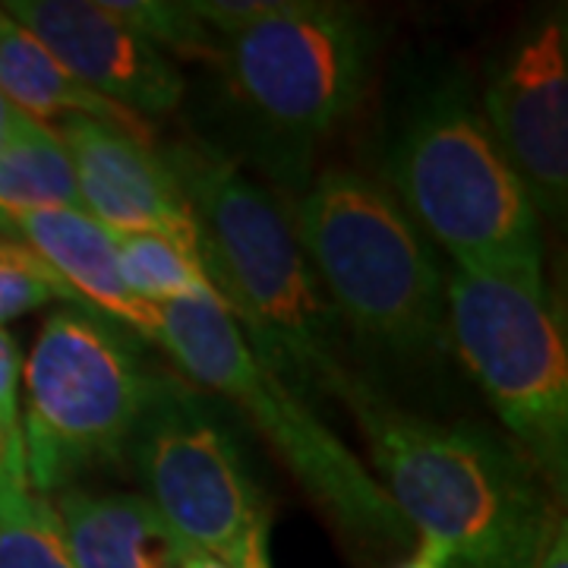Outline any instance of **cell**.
<instances>
[{
	"instance_id": "cell-23",
	"label": "cell",
	"mask_w": 568,
	"mask_h": 568,
	"mask_svg": "<svg viewBox=\"0 0 568 568\" xmlns=\"http://www.w3.org/2000/svg\"><path fill=\"white\" fill-rule=\"evenodd\" d=\"M534 568H568V525L566 518H559V525L549 534L547 547L540 552Z\"/></svg>"
},
{
	"instance_id": "cell-8",
	"label": "cell",
	"mask_w": 568,
	"mask_h": 568,
	"mask_svg": "<svg viewBox=\"0 0 568 568\" xmlns=\"http://www.w3.org/2000/svg\"><path fill=\"white\" fill-rule=\"evenodd\" d=\"M452 351L511 433V446L562 499L568 480V345L544 284L446 272Z\"/></svg>"
},
{
	"instance_id": "cell-19",
	"label": "cell",
	"mask_w": 568,
	"mask_h": 568,
	"mask_svg": "<svg viewBox=\"0 0 568 568\" xmlns=\"http://www.w3.org/2000/svg\"><path fill=\"white\" fill-rule=\"evenodd\" d=\"M51 304L80 306L36 250L17 237H0V325L7 328L10 320Z\"/></svg>"
},
{
	"instance_id": "cell-2",
	"label": "cell",
	"mask_w": 568,
	"mask_h": 568,
	"mask_svg": "<svg viewBox=\"0 0 568 568\" xmlns=\"http://www.w3.org/2000/svg\"><path fill=\"white\" fill-rule=\"evenodd\" d=\"M347 410L395 508L448 568H534L559 525L552 489L518 448L465 420L395 405L366 379Z\"/></svg>"
},
{
	"instance_id": "cell-17",
	"label": "cell",
	"mask_w": 568,
	"mask_h": 568,
	"mask_svg": "<svg viewBox=\"0 0 568 568\" xmlns=\"http://www.w3.org/2000/svg\"><path fill=\"white\" fill-rule=\"evenodd\" d=\"M114 246L123 282L142 304H215L224 310L200 250L164 234H114Z\"/></svg>"
},
{
	"instance_id": "cell-22",
	"label": "cell",
	"mask_w": 568,
	"mask_h": 568,
	"mask_svg": "<svg viewBox=\"0 0 568 568\" xmlns=\"http://www.w3.org/2000/svg\"><path fill=\"white\" fill-rule=\"evenodd\" d=\"M22 354L17 338L0 325V429L20 433Z\"/></svg>"
},
{
	"instance_id": "cell-9",
	"label": "cell",
	"mask_w": 568,
	"mask_h": 568,
	"mask_svg": "<svg viewBox=\"0 0 568 568\" xmlns=\"http://www.w3.org/2000/svg\"><path fill=\"white\" fill-rule=\"evenodd\" d=\"M126 455L149 506L186 547L237 566L244 549L268 534V506L241 448L183 376L152 373Z\"/></svg>"
},
{
	"instance_id": "cell-6",
	"label": "cell",
	"mask_w": 568,
	"mask_h": 568,
	"mask_svg": "<svg viewBox=\"0 0 568 568\" xmlns=\"http://www.w3.org/2000/svg\"><path fill=\"white\" fill-rule=\"evenodd\" d=\"M159 347L186 383L215 392L253 426L328 521L366 549H402L414 537L386 487L246 345L227 310L168 304Z\"/></svg>"
},
{
	"instance_id": "cell-3",
	"label": "cell",
	"mask_w": 568,
	"mask_h": 568,
	"mask_svg": "<svg viewBox=\"0 0 568 568\" xmlns=\"http://www.w3.org/2000/svg\"><path fill=\"white\" fill-rule=\"evenodd\" d=\"M291 224L347 342L398 366L446 351V272L386 183L347 164L323 168Z\"/></svg>"
},
{
	"instance_id": "cell-18",
	"label": "cell",
	"mask_w": 568,
	"mask_h": 568,
	"mask_svg": "<svg viewBox=\"0 0 568 568\" xmlns=\"http://www.w3.org/2000/svg\"><path fill=\"white\" fill-rule=\"evenodd\" d=\"M111 17L159 48L171 61H219V39L181 0H102Z\"/></svg>"
},
{
	"instance_id": "cell-20",
	"label": "cell",
	"mask_w": 568,
	"mask_h": 568,
	"mask_svg": "<svg viewBox=\"0 0 568 568\" xmlns=\"http://www.w3.org/2000/svg\"><path fill=\"white\" fill-rule=\"evenodd\" d=\"M0 568H77L51 499L36 496L0 521Z\"/></svg>"
},
{
	"instance_id": "cell-13",
	"label": "cell",
	"mask_w": 568,
	"mask_h": 568,
	"mask_svg": "<svg viewBox=\"0 0 568 568\" xmlns=\"http://www.w3.org/2000/svg\"><path fill=\"white\" fill-rule=\"evenodd\" d=\"M29 250H36L51 272L61 278L77 304L108 323L130 328L140 342L159 345L162 310L142 304L123 282L114 234L89 219L82 209H54L22 219L13 234Z\"/></svg>"
},
{
	"instance_id": "cell-10",
	"label": "cell",
	"mask_w": 568,
	"mask_h": 568,
	"mask_svg": "<svg viewBox=\"0 0 568 568\" xmlns=\"http://www.w3.org/2000/svg\"><path fill=\"white\" fill-rule=\"evenodd\" d=\"M484 121L528 190L540 219L568 209V17H530L489 61Z\"/></svg>"
},
{
	"instance_id": "cell-5",
	"label": "cell",
	"mask_w": 568,
	"mask_h": 568,
	"mask_svg": "<svg viewBox=\"0 0 568 568\" xmlns=\"http://www.w3.org/2000/svg\"><path fill=\"white\" fill-rule=\"evenodd\" d=\"M376 44L361 10L313 0H282L260 22L219 39L227 99L275 181L304 190L316 145L364 102Z\"/></svg>"
},
{
	"instance_id": "cell-11",
	"label": "cell",
	"mask_w": 568,
	"mask_h": 568,
	"mask_svg": "<svg viewBox=\"0 0 568 568\" xmlns=\"http://www.w3.org/2000/svg\"><path fill=\"white\" fill-rule=\"evenodd\" d=\"M0 7L85 89L145 123L181 104L178 63L111 17L102 0H7Z\"/></svg>"
},
{
	"instance_id": "cell-7",
	"label": "cell",
	"mask_w": 568,
	"mask_h": 568,
	"mask_svg": "<svg viewBox=\"0 0 568 568\" xmlns=\"http://www.w3.org/2000/svg\"><path fill=\"white\" fill-rule=\"evenodd\" d=\"M152 373L121 325L63 306L41 323L22 364L26 474L36 496L126 458Z\"/></svg>"
},
{
	"instance_id": "cell-12",
	"label": "cell",
	"mask_w": 568,
	"mask_h": 568,
	"mask_svg": "<svg viewBox=\"0 0 568 568\" xmlns=\"http://www.w3.org/2000/svg\"><path fill=\"white\" fill-rule=\"evenodd\" d=\"M54 133L70 152L80 205L111 234H164L196 250V224L164 155L118 126L67 118Z\"/></svg>"
},
{
	"instance_id": "cell-24",
	"label": "cell",
	"mask_w": 568,
	"mask_h": 568,
	"mask_svg": "<svg viewBox=\"0 0 568 568\" xmlns=\"http://www.w3.org/2000/svg\"><path fill=\"white\" fill-rule=\"evenodd\" d=\"M392 568H448V559L443 549L436 547V544H429V540H417V549L402 559L398 566Z\"/></svg>"
},
{
	"instance_id": "cell-1",
	"label": "cell",
	"mask_w": 568,
	"mask_h": 568,
	"mask_svg": "<svg viewBox=\"0 0 568 568\" xmlns=\"http://www.w3.org/2000/svg\"><path fill=\"white\" fill-rule=\"evenodd\" d=\"M162 155L190 205L205 275L246 345L310 405L347 407L366 376L351 361L291 212L205 142L183 140Z\"/></svg>"
},
{
	"instance_id": "cell-15",
	"label": "cell",
	"mask_w": 568,
	"mask_h": 568,
	"mask_svg": "<svg viewBox=\"0 0 568 568\" xmlns=\"http://www.w3.org/2000/svg\"><path fill=\"white\" fill-rule=\"evenodd\" d=\"M0 95L7 104L39 123H58L67 118H89L142 142H152V126L85 89L26 26L0 7Z\"/></svg>"
},
{
	"instance_id": "cell-16",
	"label": "cell",
	"mask_w": 568,
	"mask_h": 568,
	"mask_svg": "<svg viewBox=\"0 0 568 568\" xmlns=\"http://www.w3.org/2000/svg\"><path fill=\"white\" fill-rule=\"evenodd\" d=\"M82 209L70 152L54 126L20 118L0 152V237L39 212Z\"/></svg>"
},
{
	"instance_id": "cell-21",
	"label": "cell",
	"mask_w": 568,
	"mask_h": 568,
	"mask_svg": "<svg viewBox=\"0 0 568 568\" xmlns=\"http://www.w3.org/2000/svg\"><path fill=\"white\" fill-rule=\"evenodd\" d=\"M36 499L26 474V452H22V433H3L0 429V521L17 515Z\"/></svg>"
},
{
	"instance_id": "cell-25",
	"label": "cell",
	"mask_w": 568,
	"mask_h": 568,
	"mask_svg": "<svg viewBox=\"0 0 568 568\" xmlns=\"http://www.w3.org/2000/svg\"><path fill=\"white\" fill-rule=\"evenodd\" d=\"M22 114H17L10 104H7V99L0 95V136H10L13 130H17V123H20Z\"/></svg>"
},
{
	"instance_id": "cell-4",
	"label": "cell",
	"mask_w": 568,
	"mask_h": 568,
	"mask_svg": "<svg viewBox=\"0 0 568 568\" xmlns=\"http://www.w3.org/2000/svg\"><path fill=\"white\" fill-rule=\"evenodd\" d=\"M392 196L455 268L544 284L540 215L465 82L417 95L388 140Z\"/></svg>"
},
{
	"instance_id": "cell-14",
	"label": "cell",
	"mask_w": 568,
	"mask_h": 568,
	"mask_svg": "<svg viewBox=\"0 0 568 568\" xmlns=\"http://www.w3.org/2000/svg\"><path fill=\"white\" fill-rule=\"evenodd\" d=\"M51 506L77 568H181L183 544L145 496L67 489Z\"/></svg>"
}]
</instances>
